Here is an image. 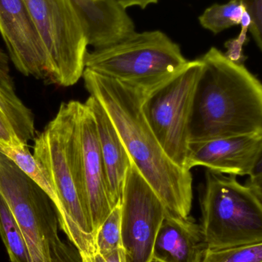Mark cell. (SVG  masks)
I'll return each instance as SVG.
<instances>
[{"label":"cell","instance_id":"cell-1","mask_svg":"<svg viewBox=\"0 0 262 262\" xmlns=\"http://www.w3.org/2000/svg\"><path fill=\"white\" fill-rule=\"evenodd\" d=\"M84 85L105 108L141 175L152 186L168 212L187 218L192 203L190 171L176 164L163 150L148 124L142 103L144 95L133 88L84 70Z\"/></svg>","mask_w":262,"mask_h":262},{"label":"cell","instance_id":"cell-2","mask_svg":"<svg viewBox=\"0 0 262 262\" xmlns=\"http://www.w3.org/2000/svg\"><path fill=\"white\" fill-rule=\"evenodd\" d=\"M189 124V143L262 137V84L216 48L203 57Z\"/></svg>","mask_w":262,"mask_h":262},{"label":"cell","instance_id":"cell-3","mask_svg":"<svg viewBox=\"0 0 262 262\" xmlns=\"http://www.w3.org/2000/svg\"><path fill=\"white\" fill-rule=\"evenodd\" d=\"M81 106L78 101L61 103L55 118L34 138L32 154L61 203L60 229L86 262L96 249L81 160Z\"/></svg>","mask_w":262,"mask_h":262},{"label":"cell","instance_id":"cell-4","mask_svg":"<svg viewBox=\"0 0 262 262\" xmlns=\"http://www.w3.org/2000/svg\"><path fill=\"white\" fill-rule=\"evenodd\" d=\"M189 61L180 46L161 31L134 32L88 52L84 70L150 93L181 72Z\"/></svg>","mask_w":262,"mask_h":262},{"label":"cell","instance_id":"cell-5","mask_svg":"<svg viewBox=\"0 0 262 262\" xmlns=\"http://www.w3.org/2000/svg\"><path fill=\"white\" fill-rule=\"evenodd\" d=\"M0 194L23 232L32 262H72L79 255L60 237L58 212L49 195L1 152Z\"/></svg>","mask_w":262,"mask_h":262},{"label":"cell","instance_id":"cell-6","mask_svg":"<svg viewBox=\"0 0 262 262\" xmlns=\"http://www.w3.org/2000/svg\"><path fill=\"white\" fill-rule=\"evenodd\" d=\"M201 208V226L209 249L262 243L261 203L236 177L207 169Z\"/></svg>","mask_w":262,"mask_h":262},{"label":"cell","instance_id":"cell-7","mask_svg":"<svg viewBox=\"0 0 262 262\" xmlns=\"http://www.w3.org/2000/svg\"><path fill=\"white\" fill-rule=\"evenodd\" d=\"M44 46L49 82L69 87L83 77L87 33L72 0H24Z\"/></svg>","mask_w":262,"mask_h":262},{"label":"cell","instance_id":"cell-8","mask_svg":"<svg viewBox=\"0 0 262 262\" xmlns=\"http://www.w3.org/2000/svg\"><path fill=\"white\" fill-rule=\"evenodd\" d=\"M202 69L200 58L189 61L174 78L143 96L142 103L145 118L163 150L185 169L192 104Z\"/></svg>","mask_w":262,"mask_h":262},{"label":"cell","instance_id":"cell-9","mask_svg":"<svg viewBox=\"0 0 262 262\" xmlns=\"http://www.w3.org/2000/svg\"><path fill=\"white\" fill-rule=\"evenodd\" d=\"M121 205L122 248L127 262H150L157 233L168 211L133 162Z\"/></svg>","mask_w":262,"mask_h":262},{"label":"cell","instance_id":"cell-10","mask_svg":"<svg viewBox=\"0 0 262 262\" xmlns=\"http://www.w3.org/2000/svg\"><path fill=\"white\" fill-rule=\"evenodd\" d=\"M0 35L16 70L48 84L46 51L24 0H0Z\"/></svg>","mask_w":262,"mask_h":262},{"label":"cell","instance_id":"cell-11","mask_svg":"<svg viewBox=\"0 0 262 262\" xmlns=\"http://www.w3.org/2000/svg\"><path fill=\"white\" fill-rule=\"evenodd\" d=\"M262 152L261 136L225 137L189 143L186 169L197 166L234 177L250 176Z\"/></svg>","mask_w":262,"mask_h":262},{"label":"cell","instance_id":"cell-12","mask_svg":"<svg viewBox=\"0 0 262 262\" xmlns=\"http://www.w3.org/2000/svg\"><path fill=\"white\" fill-rule=\"evenodd\" d=\"M83 174L94 234L115 207L98 141L96 124L90 109L81 103L79 118Z\"/></svg>","mask_w":262,"mask_h":262},{"label":"cell","instance_id":"cell-13","mask_svg":"<svg viewBox=\"0 0 262 262\" xmlns=\"http://www.w3.org/2000/svg\"><path fill=\"white\" fill-rule=\"evenodd\" d=\"M208 245L201 225L190 216L166 213L154 243L152 259L160 262H203Z\"/></svg>","mask_w":262,"mask_h":262},{"label":"cell","instance_id":"cell-14","mask_svg":"<svg viewBox=\"0 0 262 262\" xmlns=\"http://www.w3.org/2000/svg\"><path fill=\"white\" fill-rule=\"evenodd\" d=\"M9 60L0 48V146L28 145L35 137V117L17 95Z\"/></svg>","mask_w":262,"mask_h":262},{"label":"cell","instance_id":"cell-15","mask_svg":"<svg viewBox=\"0 0 262 262\" xmlns=\"http://www.w3.org/2000/svg\"><path fill=\"white\" fill-rule=\"evenodd\" d=\"M84 104L90 109L96 124L111 195L114 206H116L121 203L126 177L132 160L119 133L101 102L90 95Z\"/></svg>","mask_w":262,"mask_h":262},{"label":"cell","instance_id":"cell-16","mask_svg":"<svg viewBox=\"0 0 262 262\" xmlns=\"http://www.w3.org/2000/svg\"><path fill=\"white\" fill-rule=\"evenodd\" d=\"M200 24L217 34L232 26L250 24L249 15L243 0H231L226 4H214L200 15Z\"/></svg>","mask_w":262,"mask_h":262},{"label":"cell","instance_id":"cell-17","mask_svg":"<svg viewBox=\"0 0 262 262\" xmlns=\"http://www.w3.org/2000/svg\"><path fill=\"white\" fill-rule=\"evenodd\" d=\"M0 152H3L8 158L10 159L15 164L36 183L50 197L55 205L58 212V219L62 215V209L61 203L58 200L56 193L51 186L46 175L43 172L41 166L31 154L28 145H18V146H0Z\"/></svg>","mask_w":262,"mask_h":262},{"label":"cell","instance_id":"cell-18","mask_svg":"<svg viewBox=\"0 0 262 262\" xmlns=\"http://www.w3.org/2000/svg\"><path fill=\"white\" fill-rule=\"evenodd\" d=\"M0 237L10 262H32L23 232L9 208L0 194Z\"/></svg>","mask_w":262,"mask_h":262},{"label":"cell","instance_id":"cell-19","mask_svg":"<svg viewBox=\"0 0 262 262\" xmlns=\"http://www.w3.org/2000/svg\"><path fill=\"white\" fill-rule=\"evenodd\" d=\"M96 252L108 253L122 248L121 205L112 209L104 223L97 231L95 237Z\"/></svg>","mask_w":262,"mask_h":262},{"label":"cell","instance_id":"cell-20","mask_svg":"<svg viewBox=\"0 0 262 262\" xmlns=\"http://www.w3.org/2000/svg\"><path fill=\"white\" fill-rule=\"evenodd\" d=\"M203 262H262V243L218 250L208 249Z\"/></svg>","mask_w":262,"mask_h":262},{"label":"cell","instance_id":"cell-21","mask_svg":"<svg viewBox=\"0 0 262 262\" xmlns=\"http://www.w3.org/2000/svg\"><path fill=\"white\" fill-rule=\"evenodd\" d=\"M250 19L251 33L262 52V0H243Z\"/></svg>","mask_w":262,"mask_h":262},{"label":"cell","instance_id":"cell-22","mask_svg":"<svg viewBox=\"0 0 262 262\" xmlns=\"http://www.w3.org/2000/svg\"><path fill=\"white\" fill-rule=\"evenodd\" d=\"M87 262H127V260L124 249L121 248L106 254L95 252Z\"/></svg>","mask_w":262,"mask_h":262},{"label":"cell","instance_id":"cell-23","mask_svg":"<svg viewBox=\"0 0 262 262\" xmlns=\"http://www.w3.org/2000/svg\"><path fill=\"white\" fill-rule=\"evenodd\" d=\"M121 8L127 10L133 6H138L143 9L151 4L158 3L159 0H115Z\"/></svg>","mask_w":262,"mask_h":262},{"label":"cell","instance_id":"cell-24","mask_svg":"<svg viewBox=\"0 0 262 262\" xmlns=\"http://www.w3.org/2000/svg\"><path fill=\"white\" fill-rule=\"evenodd\" d=\"M246 184L252 189L262 204V178L257 180H248Z\"/></svg>","mask_w":262,"mask_h":262},{"label":"cell","instance_id":"cell-25","mask_svg":"<svg viewBox=\"0 0 262 262\" xmlns=\"http://www.w3.org/2000/svg\"><path fill=\"white\" fill-rule=\"evenodd\" d=\"M262 178V152L260 156L259 160L256 163V166L254 168L252 174L249 177L248 180H257Z\"/></svg>","mask_w":262,"mask_h":262},{"label":"cell","instance_id":"cell-26","mask_svg":"<svg viewBox=\"0 0 262 262\" xmlns=\"http://www.w3.org/2000/svg\"><path fill=\"white\" fill-rule=\"evenodd\" d=\"M150 262H160V261H157V260L152 259V261H151Z\"/></svg>","mask_w":262,"mask_h":262}]
</instances>
